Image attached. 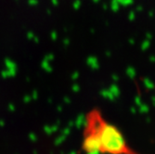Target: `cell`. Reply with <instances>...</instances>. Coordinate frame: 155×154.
Listing matches in <instances>:
<instances>
[{
  "mask_svg": "<svg viewBox=\"0 0 155 154\" xmlns=\"http://www.w3.org/2000/svg\"><path fill=\"white\" fill-rule=\"evenodd\" d=\"M86 153H134L122 132L103 118L98 109H93L86 116L82 145Z\"/></svg>",
  "mask_w": 155,
  "mask_h": 154,
  "instance_id": "6da1fadb",
  "label": "cell"
}]
</instances>
